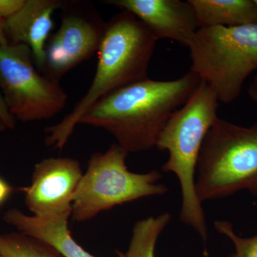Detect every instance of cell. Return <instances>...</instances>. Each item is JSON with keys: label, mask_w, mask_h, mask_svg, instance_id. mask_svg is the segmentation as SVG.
<instances>
[{"label": "cell", "mask_w": 257, "mask_h": 257, "mask_svg": "<svg viewBox=\"0 0 257 257\" xmlns=\"http://www.w3.org/2000/svg\"><path fill=\"white\" fill-rule=\"evenodd\" d=\"M201 82L191 70L175 80L148 77L103 97L79 124L105 130L128 154L147 151L156 147L171 115L185 104Z\"/></svg>", "instance_id": "6da1fadb"}, {"label": "cell", "mask_w": 257, "mask_h": 257, "mask_svg": "<svg viewBox=\"0 0 257 257\" xmlns=\"http://www.w3.org/2000/svg\"><path fill=\"white\" fill-rule=\"evenodd\" d=\"M158 40L143 22L127 11L121 10L106 23L92 84L62 121L46 128L47 146L62 150L82 116L98 101L148 78L149 66Z\"/></svg>", "instance_id": "7a4b0ae2"}, {"label": "cell", "mask_w": 257, "mask_h": 257, "mask_svg": "<svg viewBox=\"0 0 257 257\" xmlns=\"http://www.w3.org/2000/svg\"><path fill=\"white\" fill-rule=\"evenodd\" d=\"M218 106L215 93L201 82L185 104L171 115L156 144L159 150L169 153L162 171L175 174L180 184V220L195 230L204 242L208 229L202 203L196 191V173L204 139L219 117Z\"/></svg>", "instance_id": "3957f363"}, {"label": "cell", "mask_w": 257, "mask_h": 257, "mask_svg": "<svg viewBox=\"0 0 257 257\" xmlns=\"http://www.w3.org/2000/svg\"><path fill=\"white\" fill-rule=\"evenodd\" d=\"M197 172L202 203L243 189L257 194V123L243 126L218 117L204 139Z\"/></svg>", "instance_id": "277c9868"}, {"label": "cell", "mask_w": 257, "mask_h": 257, "mask_svg": "<svg viewBox=\"0 0 257 257\" xmlns=\"http://www.w3.org/2000/svg\"><path fill=\"white\" fill-rule=\"evenodd\" d=\"M187 47L190 70L219 101L229 104L239 97L245 81L257 69V24L199 28Z\"/></svg>", "instance_id": "5b68a950"}, {"label": "cell", "mask_w": 257, "mask_h": 257, "mask_svg": "<svg viewBox=\"0 0 257 257\" xmlns=\"http://www.w3.org/2000/svg\"><path fill=\"white\" fill-rule=\"evenodd\" d=\"M128 153L116 143L105 152L91 157L72 203V220H90L101 211L151 196L163 195L167 186L158 183V171L147 173L130 172L126 165Z\"/></svg>", "instance_id": "8992f818"}, {"label": "cell", "mask_w": 257, "mask_h": 257, "mask_svg": "<svg viewBox=\"0 0 257 257\" xmlns=\"http://www.w3.org/2000/svg\"><path fill=\"white\" fill-rule=\"evenodd\" d=\"M0 92L11 114L23 122L52 119L68 98L59 83L37 72L31 50L20 44L0 45Z\"/></svg>", "instance_id": "52a82bcc"}, {"label": "cell", "mask_w": 257, "mask_h": 257, "mask_svg": "<svg viewBox=\"0 0 257 257\" xmlns=\"http://www.w3.org/2000/svg\"><path fill=\"white\" fill-rule=\"evenodd\" d=\"M60 28L49 38L42 72L57 83L92 57L100 45L106 23L90 3L64 2Z\"/></svg>", "instance_id": "ba28073f"}, {"label": "cell", "mask_w": 257, "mask_h": 257, "mask_svg": "<svg viewBox=\"0 0 257 257\" xmlns=\"http://www.w3.org/2000/svg\"><path fill=\"white\" fill-rule=\"evenodd\" d=\"M82 175L78 161L68 157H50L36 164L31 184L22 189L32 216L45 220H69Z\"/></svg>", "instance_id": "9c48e42d"}, {"label": "cell", "mask_w": 257, "mask_h": 257, "mask_svg": "<svg viewBox=\"0 0 257 257\" xmlns=\"http://www.w3.org/2000/svg\"><path fill=\"white\" fill-rule=\"evenodd\" d=\"M106 4L127 11L143 22L159 40L188 46L199 25L192 6L180 0H111Z\"/></svg>", "instance_id": "30bf717a"}, {"label": "cell", "mask_w": 257, "mask_h": 257, "mask_svg": "<svg viewBox=\"0 0 257 257\" xmlns=\"http://www.w3.org/2000/svg\"><path fill=\"white\" fill-rule=\"evenodd\" d=\"M64 5V1L60 0H26L20 11L5 20L9 43L28 46L40 70L43 69L45 49L54 28L52 16Z\"/></svg>", "instance_id": "8fae6325"}, {"label": "cell", "mask_w": 257, "mask_h": 257, "mask_svg": "<svg viewBox=\"0 0 257 257\" xmlns=\"http://www.w3.org/2000/svg\"><path fill=\"white\" fill-rule=\"evenodd\" d=\"M3 219L19 232L52 245L64 257H96L76 242L69 231L68 220H45L28 215L18 209L7 211ZM117 254L118 257H126L121 251H118Z\"/></svg>", "instance_id": "7c38bea8"}, {"label": "cell", "mask_w": 257, "mask_h": 257, "mask_svg": "<svg viewBox=\"0 0 257 257\" xmlns=\"http://www.w3.org/2000/svg\"><path fill=\"white\" fill-rule=\"evenodd\" d=\"M199 28L257 24L254 0H188Z\"/></svg>", "instance_id": "4fadbf2b"}, {"label": "cell", "mask_w": 257, "mask_h": 257, "mask_svg": "<svg viewBox=\"0 0 257 257\" xmlns=\"http://www.w3.org/2000/svg\"><path fill=\"white\" fill-rule=\"evenodd\" d=\"M172 215L163 213L150 216L134 225L126 257H155V247L159 236L170 222Z\"/></svg>", "instance_id": "5bb4252c"}, {"label": "cell", "mask_w": 257, "mask_h": 257, "mask_svg": "<svg viewBox=\"0 0 257 257\" xmlns=\"http://www.w3.org/2000/svg\"><path fill=\"white\" fill-rule=\"evenodd\" d=\"M0 255L5 257H64L48 243L20 232L0 234Z\"/></svg>", "instance_id": "9a60e30c"}, {"label": "cell", "mask_w": 257, "mask_h": 257, "mask_svg": "<svg viewBox=\"0 0 257 257\" xmlns=\"http://www.w3.org/2000/svg\"><path fill=\"white\" fill-rule=\"evenodd\" d=\"M214 228L234 244V252L229 257H257V235L251 237L238 236L232 224L226 221H215Z\"/></svg>", "instance_id": "2e32d148"}, {"label": "cell", "mask_w": 257, "mask_h": 257, "mask_svg": "<svg viewBox=\"0 0 257 257\" xmlns=\"http://www.w3.org/2000/svg\"><path fill=\"white\" fill-rule=\"evenodd\" d=\"M26 0H0V18L7 20L22 9Z\"/></svg>", "instance_id": "e0dca14e"}, {"label": "cell", "mask_w": 257, "mask_h": 257, "mask_svg": "<svg viewBox=\"0 0 257 257\" xmlns=\"http://www.w3.org/2000/svg\"><path fill=\"white\" fill-rule=\"evenodd\" d=\"M0 121L8 130H14L15 128L16 119L10 112L1 92H0Z\"/></svg>", "instance_id": "ac0fdd59"}, {"label": "cell", "mask_w": 257, "mask_h": 257, "mask_svg": "<svg viewBox=\"0 0 257 257\" xmlns=\"http://www.w3.org/2000/svg\"><path fill=\"white\" fill-rule=\"evenodd\" d=\"M13 192V187L0 176V207L9 199Z\"/></svg>", "instance_id": "d6986e66"}, {"label": "cell", "mask_w": 257, "mask_h": 257, "mask_svg": "<svg viewBox=\"0 0 257 257\" xmlns=\"http://www.w3.org/2000/svg\"><path fill=\"white\" fill-rule=\"evenodd\" d=\"M249 97L257 104V76L253 79L248 89Z\"/></svg>", "instance_id": "ffe728a7"}, {"label": "cell", "mask_w": 257, "mask_h": 257, "mask_svg": "<svg viewBox=\"0 0 257 257\" xmlns=\"http://www.w3.org/2000/svg\"><path fill=\"white\" fill-rule=\"evenodd\" d=\"M9 44L5 32V20L0 18V45Z\"/></svg>", "instance_id": "44dd1931"}, {"label": "cell", "mask_w": 257, "mask_h": 257, "mask_svg": "<svg viewBox=\"0 0 257 257\" xmlns=\"http://www.w3.org/2000/svg\"><path fill=\"white\" fill-rule=\"evenodd\" d=\"M5 130H7L6 126H5V124L0 121V133L5 131Z\"/></svg>", "instance_id": "7402d4cb"}, {"label": "cell", "mask_w": 257, "mask_h": 257, "mask_svg": "<svg viewBox=\"0 0 257 257\" xmlns=\"http://www.w3.org/2000/svg\"><path fill=\"white\" fill-rule=\"evenodd\" d=\"M254 2H255V3H256V4L257 5V0H254Z\"/></svg>", "instance_id": "603a6c76"}, {"label": "cell", "mask_w": 257, "mask_h": 257, "mask_svg": "<svg viewBox=\"0 0 257 257\" xmlns=\"http://www.w3.org/2000/svg\"><path fill=\"white\" fill-rule=\"evenodd\" d=\"M0 257H5V256H2V255H0Z\"/></svg>", "instance_id": "cb8c5ba5"}]
</instances>
